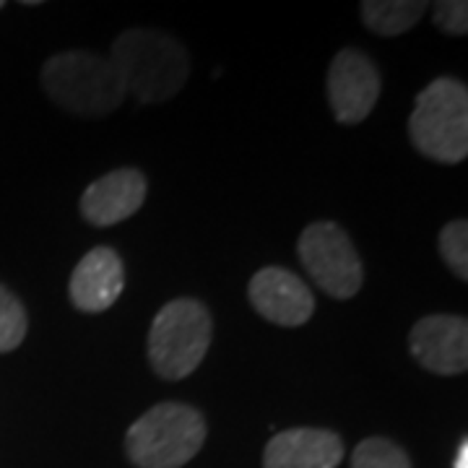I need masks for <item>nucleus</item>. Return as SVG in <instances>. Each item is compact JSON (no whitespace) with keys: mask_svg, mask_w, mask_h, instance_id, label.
Returning a JSON list of instances; mask_svg holds the SVG:
<instances>
[{"mask_svg":"<svg viewBox=\"0 0 468 468\" xmlns=\"http://www.w3.org/2000/svg\"><path fill=\"white\" fill-rule=\"evenodd\" d=\"M107 58L125 94L146 104L177 97L190 79L187 50L167 32L128 29L112 42Z\"/></svg>","mask_w":468,"mask_h":468,"instance_id":"f257e3e1","label":"nucleus"},{"mask_svg":"<svg viewBox=\"0 0 468 468\" xmlns=\"http://www.w3.org/2000/svg\"><path fill=\"white\" fill-rule=\"evenodd\" d=\"M39 84L70 115L104 117L125 100L110 58L91 50H68L48 58L39 70Z\"/></svg>","mask_w":468,"mask_h":468,"instance_id":"f03ea898","label":"nucleus"},{"mask_svg":"<svg viewBox=\"0 0 468 468\" xmlns=\"http://www.w3.org/2000/svg\"><path fill=\"white\" fill-rule=\"evenodd\" d=\"M206 419L187 403H156L125 435V452L138 468H183L206 442Z\"/></svg>","mask_w":468,"mask_h":468,"instance_id":"7ed1b4c3","label":"nucleus"},{"mask_svg":"<svg viewBox=\"0 0 468 468\" xmlns=\"http://www.w3.org/2000/svg\"><path fill=\"white\" fill-rule=\"evenodd\" d=\"M409 138L419 154L440 165H461L468 156V89L440 76L417 97L409 117Z\"/></svg>","mask_w":468,"mask_h":468,"instance_id":"20e7f679","label":"nucleus"},{"mask_svg":"<svg viewBox=\"0 0 468 468\" xmlns=\"http://www.w3.org/2000/svg\"><path fill=\"white\" fill-rule=\"evenodd\" d=\"M214 335L206 304L190 297L167 302L149 331V365L162 380H185L201 367Z\"/></svg>","mask_w":468,"mask_h":468,"instance_id":"39448f33","label":"nucleus"},{"mask_svg":"<svg viewBox=\"0 0 468 468\" xmlns=\"http://www.w3.org/2000/svg\"><path fill=\"white\" fill-rule=\"evenodd\" d=\"M300 263L334 300H351L365 282V268L351 237L335 221H313L297 242Z\"/></svg>","mask_w":468,"mask_h":468,"instance_id":"423d86ee","label":"nucleus"},{"mask_svg":"<svg viewBox=\"0 0 468 468\" xmlns=\"http://www.w3.org/2000/svg\"><path fill=\"white\" fill-rule=\"evenodd\" d=\"M328 104L341 125H359L380 100V73L362 50L346 48L328 68Z\"/></svg>","mask_w":468,"mask_h":468,"instance_id":"0eeeda50","label":"nucleus"},{"mask_svg":"<svg viewBox=\"0 0 468 468\" xmlns=\"http://www.w3.org/2000/svg\"><path fill=\"white\" fill-rule=\"evenodd\" d=\"M248 297L261 318L282 328H300L315 315L310 286L282 266L261 268L250 279Z\"/></svg>","mask_w":468,"mask_h":468,"instance_id":"6e6552de","label":"nucleus"},{"mask_svg":"<svg viewBox=\"0 0 468 468\" xmlns=\"http://www.w3.org/2000/svg\"><path fill=\"white\" fill-rule=\"evenodd\" d=\"M409 351L421 367L440 378L468 369V323L461 315H427L414 323Z\"/></svg>","mask_w":468,"mask_h":468,"instance_id":"1a4fd4ad","label":"nucleus"},{"mask_svg":"<svg viewBox=\"0 0 468 468\" xmlns=\"http://www.w3.org/2000/svg\"><path fill=\"white\" fill-rule=\"evenodd\" d=\"M146 193L149 183L141 169H112L86 187L81 196V214L94 227H112L133 217L146 201Z\"/></svg>","mask_w":468,"mask_h":468,"instance_id":"9d476101","label":"nucleus"},{"mask_svg":"<svg viewBox=\"0 0 468 468\" xmlns=\"http://www.w3.org/2000/svg\"><path fill=\"white\" fill-rule=\"evenodd\" d=\"M125 289V268L112 248H94L79 261L70 273V302L81 313H104L110 310Z\"/></svg>","mask_w":468,"mask_h":468,"instance_id":"9b49d317","label":"nucleus"},{"mask_svg":"<svg viewBox=\"0 0 468 468\" xmlns=\"http://www.w3.org/2000/svg\"><path fill=\"white\" fill-rule=\"evenodd\" d=\"M344 461V442L331 430L297 427L271 437L263 468H335Z\"/></svg>","mask_w":468,"mask_h":468,"instance_id":"f8f14e48","label":"nucleus"},{"mask_svg":"<svg viewBox=\"0 0 468 468\" xmlns=\"http://www.w3.org/2000/svg\"><path fill=\"white\" fill-rule=\"evenodd\" d=\"M427 11L430 3L424 0H365L362 21L369 32L380 37H401L414 29Z\"/></svg>","mask_w":468,"mask_h":468,"instance_id":"ddd939ff","label":"nucleus"},{"mask_svg":"<svg viewBox=\"0 0 468 468\" xmlns=\"http://www.w3.org/2000/svg\"><path fill=\"white\" fill-rule=\"evenodd\" d=\"M351 468H411V458L388 437H367L354 448Z\"/></svg>","mask_w":468,"mask_h":468,"instance_id":"4468645a","label":"nucleus"},{"mask_svg":"<svg viewBox=\"0 0 468 468\" xmlns=\"http://www.w3.org/2000/svg\"><path fill=\"white\" fill-rule=\"evenodd\" d=\"M29 331L27 310L8 286L0 284V354L18 349Z\"/></svg>","mask_w":468,"mask_h":468,"instance_id":"2eb2a0df","label":"nucleus"},{"mask_svg":"<svg viewBox=\"0 0 468 468\" xmlns=\"http://www.w3.org/2000/svg\"><path fill=\"white\" fill-rule=\"evenodd\" d=\"M437 248L442 261L448 263L452 273L466 282L468 279V224L466 218H452L442 227V232L437 237Z\"/></svg>","mask_w":468,"mask_h":468,"instance_id":"dca6fc26","label":"nucleus"},{"mask_svg":"<svg viewBox=\"0 0 468 468\" xmlns=\"http://www.w3.org/2000/svg\"><path fill=\"white\" fill-rule=\"evenodd\" d=\"M432 24L448 37H466L468 34V3L466 0H440L430 5Z\"/></svg>","mask_w":468,"mask_h":468,"instance_id":"f3484780","label":"nucleus"},{"mask_svg":"<svg viewBox=\"0 0 468 468\" xmlns=\"http://www.w3.org/2000/svg\"><path fill=\"white\" fill-rule=\"evenodd\" d=\"M452 468H468V442L463 440L461 442V448H458V455H455V463Z\"/></svg>","mask_w":468,"mask_h":468,"instance_id":"a211bd4d","label":"nucleus"},{"mask_svg":"<svg viewBox=\"0 0 468 468\" xmlns=\"http://www.w3.org/2000/svg\"><path fill=\"white\" fill-rule=\"evenodd\" d=\"M3 5H5V3H3V0H0V11H3Z\"/></svg>","mask_w":468,"mask_h":468,"instance_id":"6ab92c4d","label":"nucleus"}]
</instances>
